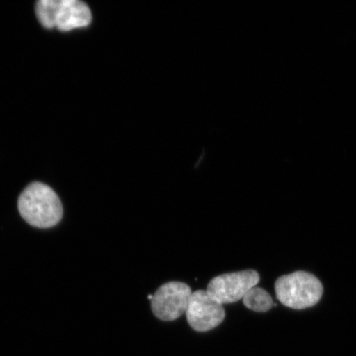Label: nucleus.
Returning <instances> with one entry per match:
<instances>
[{"instance_id":"2","label":"nucleus","mask_w":356,"mask_h":356,"mask_svg":"<svg viewBox=\"0 0 356 356\" xmlns=\"http://www.w3.org/2000/svg\"><path fill=\"white\" fill-rule=\"evenodd\" d=\"M35 13L47 29L70 31L90 24L91 11L86 3L78 0H40Z\"/></svg>"},{"instance_id":"5","label":"nucleus","mask_w":356,"mask_h":356,"mask_svg":"<svg viewBox=\"0 0 356 356\" xmlns=\"http://www.w3.org/2000/svg\"><path fill=\"white\" fill-rule=\"evenodd\" d=\"M191 293L190 286L185 283L171 282L163 284L151 300L153 314L162 321H175L186 313Z\"/></svg>"},{"instance_id":"4","label":"nucleus","mask_w":356,"mask_h":356,"mask_svg":"<svg viewBox=\"0 0 356 356\" xmlns=\"http://www.w3.org/2000/svg\"><path fill=\"white\" fill-rule=\"evenodd\" d=\"M260 282L256 270H247L227 273L212 279L206 291L221 305L234 304L243 300L251 289Z\"/></svg>"},{"instance_id":"7","label":"nucleus","mask_w":356,"mask_h":356,"mask_svg":"<svg viewBox=\"0 0 356 356\" xmlns=\"http://www.w3.org/2000/svg\"><path fill=\"white\" fill-rule=\"evenodd\" d=\"M243 304L248 309L258 313L269 311L274 306L273 298L265 289L260 287H253L243 299Z\"/></svg>"},{"instance_id":"3","label":"nucleus","mask_w":356,"mask_h":356,"mask_svg":"<svg viewBox=\"0 0 356 356\" xmlns=\"http://www.w3.org/2000/svg\"><path fill=\"white\" fill-rule=\"evenodd\" d=\"M278 300L296 310L311 308L321 300L323 287L313 274L296 271L280 277L275 284Z\"/></svg>"},{"instance_id":"6","label":"nucleus","mask_w":356,"mask_h":356,"mask_svg":"<svg viewBox=\"0 0 356 356\" xmlns=\"http://www.w3.org/2000/svg\"><path fill=\"white\" fill-rule=\"evenodd\" d=\"M185 314L190 327L199 332L213 330L220 326L225 318L222 305L203 289L191 293Z\"/></svg>"},{"instance_id":"8","label":"nucleus","mask_w":356,"mask_h":356,"mask_svg":"<svg viewBox=\"0 0 356 356\" xmlns=\"http://www.w3.org/2000/svg\"><path fill=\"white\" fill-rule=\"evenodd\" d=\"M148 299L150 300H152L153 299V296L152 295H149L148 296Z\"/></svg>"},{"instance_id":"1","label":"nucleus","mask_w":356,"mask_h":356,"mask_svg":"<svg viewBox=\"0 0 356 356\" xmlns=\"http://www.w3.org/2000/svg\"><path fill=\"white\" fill-rule=\"evenodd\" d=\"M17 204L22 217L37 228H51L63 216L59 197L50 186L42 182H33L26 186Z\"/></svg>"}]
</instances>
